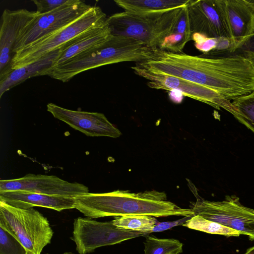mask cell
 <instances>
[{
  "mask_svg": "<svg viewBox=\"0 0 254 254\" xmlns=\"http://www.w3.org/2000/svg\"><path fill=\"white\" fill-rule=\"evenodd\" d=\"M140 66L205 86L229 101L254 91V65L240 53L207 57L154 48Z\"/></svg>",
  "mask_w": 254,
  "mask_h": 254,
  "instance_id": "obj_1",
  "label": "cell"
},
{
  "mask_svg": "<svg viewBox=\"0 0 254 254\" xmlns=\"http://www.w3.org/2000/svg\"><path fill=\"white\" fill-rule=\"evenodd\" d=\"M75 208L92 219L130 215L155 217L194 216L191 208H181L168 200L165 192L156 190L136 193L120 190L88 192L75 197Z\"/></svg>",
  "mask_w": 254,
  "mask_h": 254,
  "instance_id": "obj_2",
  "label": "cell"
},
{
  "mask_svg": "<svg viewBox=\"0 0 254 254\" xmlns=\"http://www.w3.org/2000/svg\"><path fill=\"white\" fill-rule=\"evenodd\" d=\"M151 49L136 39L113 35L102 44L54 67L50 76L66 82L81 72L105 65L142 61L148 58Z\"/></svg>",
  "mask_w": 254,
  "mask_h": 254,
  "instance_id": "obj_3",
  "label": "cell"
},
{
  "mask_svg": "<svg viewBox=\"0 0 254 254\" xmlns=\"http://www.w3.org/2000/svg\"><path fill=\"white\" fill-rule=\"evenodd\" d=\"M182 8L148 15L123 11L111 15L107 21L112 35L136 39L150 48H158L172 32Z\"/></svg>",
  "mask_w": 254,
  "mask_h": 254,
  "instance_id": "obj_4",
  "label": "cell"
},
{
  "mask_svg": "<svg viewBox=\"0 0 254 254\" xmlns=\"http://www.w3.org/2000/svg\"><path fill=\"white\" fill-rule=\"evenodd\" d=\"M0 227L31 254H41L51 243L53 231L48 219L33 208L24 209L0 201Z\"/></svg>",
  "mask_w": 254,
  "mask_h": 254,
  "instance_id": "obj_5",
  "label": "cell"
},
{
  "mask_svg": "<svg viewBox=\"0 0 254 254\" xmlns=\"http://www.w3.org/2000/svg\"><path fill=\"white\" fill-rule=\"evenodd\" d=\"M107 18L99 6H92L89 10L69 24L17 52L12 59V69L33 63L49 53L59 49L84 32L105 24Z\"/></svg>",
  "mask_w": 254,
  "mask_h": 254,
  "instance_id": "obj_6",
  "label": "cell"
},
{
  "mask_svg": "<svg viewBox=\"0 0 254 254\" xmlns=\"http://www.w3.org/2000/svg\"><path fill=\"white\" fill-rule=\"evenodd\" d=\"M196 201L191 208L194 215L217 222L248 235L250 240L254 237V209L243 205L235 195H227L222 201L205 200L195 193Z\"/></svg>",
  "mask_w": 254,
  "mask_h": 254,
  "instance_id": "obj_7",
  "label": "cell"
},
{
  "mask_svg": "<svg viewBox=\"0 0 254 254\" xmlns=\"http://www.w3.org/2000/svg\"><path fill=\"white\" fill-rule=\"evenodd\" d=\"M148 234L119 229L112 221L100 222L88 217H79L74 220L71 239L74 242L78 254H88L98 248L119 244Z\"/></svg>",
  "mask_w": 254,
  "mask_h": 254,
  "instance_id": "obj_8",
  "label": "cell"
},
{
  "mask_svg": "<svg viewBox=\"0 0 254 254\" xmlns=\"http://www.w3.org/2000/svg\"><path fill=\"white\" fill-rule=\"evenodd\" d=\"M91 6L80 0H71L51 12L38 14L21 31L14 47V55L69 24L89 10Z\"/></svg>",
  "mask_w": 254,
  "mask_h": 254,
  "instance_id": "obj_9",
  "label": "cell"
},
{
  "mask_svg": "<svg viewBox=\"0 0 254 254\" xmlns=\"http://www.w3.org/2000/svg\"><path fill=\"white\" fill-rule=\"evenodd\" d=\"M131 68L135 74L147 80V85L150 88L178 91L182 95L207 104L216 109L222 108L235 118L239 115L238 111L230 101L210 88L176 76L150 71L135 65Z\"/></svg>",
  "mask_w": 254,
  "mask_h": 254,
  "instance_id": "obj_10",
  "label": "cell"
},
{
  "mask_svg": "<svg viewBox=\"0 0 254 254\" xmlns=\"http://www.w3.org/2000/svg\"><path fill=\"white\" fill-rule=\"evenodd\" d=\"M192 34L231 41L236 51L225 0H190L187 6Z\"/></svg>",
  "mask_w": 254,
  "mask_h": 254,
  "instance_id": "obj_11",
  "label": "cell"
},
{
  "mask_svg": "<svg viewBox=\"0 0 254 254\" xmlns=\"http://www.w3.org/2000/svg\"><path fill=\"white\" fill-rule=\"evenodd\" d=\"M17 190L72 197L89 192L83 184L70 183L53 175L28 174L18 179L0 180V191Z\"/></svg>",
  "mask_w": 254,
  "mask_h": 254,
  "instance_id": "obj_12",
  "label": "cell"
},
{
  "mask_svg": "<svg viewBox=\"0 0 254 254\" xmlns=\"http://www.w3.org/2000/svg\"><path fill=\"white\" fill-rule=\"evenodd\" d=\"M37 15L36 11L25 8L3 11L0 26V80L13 70L12 61L16 41L24 28Z\"/></svg>",
  "mask_w": 254,
  "mask_h": 254,
  "instance_id": "obj_13",
  "label": "cell"
},
{
  "mask_svg": "<svg viewBox=\"0 0 254 254\" xmlns=\"http://www.w3.org/2000/svg\"><path fill=\"white\" fill-rule=\"evenodd\" d=\"M47 109L55 118L87 136L117 138L122 134L102 113L71 110L51 103L47 105Z\"/></svg>",
  "mask_w": 254,
  "mask_h": 254,
  "instance_id": "obj_14",
  "label": "cell"
},
{
  "mask_svg": "<svg viewBox=\"0 0 254 254\" xmlns=\"http://www.w3.org/2000/svg\"><path fill=\"white\" fill-rule=\"evenodd\" d=\"M225 0L230 28L237 51L249 39L254 36V0Z\"/></svg>",
  "mask_w": 254,
  "mask_h": 254,
  "instance_id": "obj_15",
  "label": "cell"
},
{
  "mask_svg": "<svg viewBox=\"0 0 254 254\" xmlns=\"http://www.w3.org/2000/svg\"><path fill=\"white\" fill-rule=\"evenodd\" d=\"M0 201L14 207L27 209L43 207L58 211L75 208V197L50 195L24 191H0Z\"/></svg>",
  "mask_w": 254,
  "mask_h": 254,
  "instance_id": "obj_16",
  "label": "cell"
},
{
  "mask_svg": "<svg viewBox=\"0 0 254 254\" xmlns=\"http://www.w3.org/2000/svg\"><path fill=\"white\" fill-rule=\"evenodd\" d=\"M112 36L107 21L101 26L84 32L59 49V55L55 60L54 67L84 52L102 44Z\"/></svg>",
  "mask_w": 254,
  "mask_h": 254,
  "instance_id": "obj_17",
  "label": "cell"
},
{
  "mask_svg": "<svg viewBox=\"0 0 254 254\" xmlns=\"http://www.w3.org/2000/svg\"><path fill=\"white\" fill-rule=\"evenodd\" d=\"M59 49L52 51L38 61L23 66L13 69L0 80V98L6 91L26 80L35 76L48 75L52 73Z\"/></svg>",
  "mask_w": 254,
  "mask_h": 254,
  "instance_id": "obj_18",
  "label": "cell"
},
{
  "mask_svg": "<svg viewBox=\"0 0 254 254\" xmlns=\"http://www.w3.org/2000/svg\"><path fill=\"white\" fill-rule=\"evenodd\" d=\"M190 0H116L124 11L138 15L163 14L187 6Z\"/></svg>",
  "mask_w": 254,
  "mask_h": 254,
  "instance_id": "obj_19",
  "label": "cell"
},
{
  "mask_svg": "<svg viewBox=\"0 0 254 254\" xmlns=\"http://www.w3.org/2000/svg\"><path fill=\"white\" fill-rule=\"evenodd\" d=\"M187 6L182 8L172 32L165 38L158 48L173 53H182L186 44L191 40L192 34Z\"/></svg>",
  "mask_w": 254,
  "mask_h": 254,
  "instance_id": "obj_20",
  "label": "cell"
},
{
  "mask_svg": "<svg viewBox=\"0 0 254 254\" xmlns=\"http://www.w3.org/2000/svg\"><path fill=\"white\" fill-rule=\"evenodd\" d=\"M118 228L151 233L154 226L159 222L155 217L144 215L116 216L112 220Z\"/></svg>",
  "mask_w": 254,
  "mask_h": 254,
  "instance_id": "obj_21",
  "label": "cell"
},
{
  "mask_svg": "<svg viewBox=\"0 0 254 254\" xmlns=\"http://www.w3.org/2000/svg\"><path fill=\"white\" fill-rule=\"evenodd\" d=\"M182 225L191 229L226 237H238L243 235L239 231L206 219L199 215L192 216Z\"/></svg>",
  "mask_w": 254,
  "mask_h": 254,
  "instance_id": "obj_22",
  "label": "cell"
},
{
  "mask_svg": "<svg viewBox=\"0 0 254 254\" xmlns=\"http://www.w3.org/2000/svg\"><path fill=\"white\" fill-rule=\"evenodd\" d=\"M144 254H180L183 244L173 238H158L154 236H145Z\"/></svg>",
  "mask_w": 254,
  "mask_h": 254,
  "instance_id": "obj_23",
  "label": "cell"
},
{
  "mask_svg": "<svg viewBox=\"0 0 254 254\" xmlns=\"http://www.w3.org/2000/svg\"><path fill=\"white\" fill-rule=\"evenodd\" d=\"M191 40L199 51L208 54L212 51L235 52L232 42L224 38H208L199 33H193Z\"/></svg>",
  "mask_w": 254,
  "mask_h": 254,
  "instance_id": "obj_24",
  "label": "cell"
},
{
  "mask_svg": "<svg viewBox=\"0 0 254 254\" xmlns=\"http://www.w3.org/2000/svg\"><path fill=\"white\" fill-rule=\"evenodd\" d=\"M239 115L236 119L254 132V91L232 102Z\"/></svg>",
  "mask_w": 254,
  "mask_h": 254,
  "instance_id": "obj_25",
  "label": "cell"
},
{
  "mask_svg": "<svg viewBox=\"0 0 254 254\" xmlns=\"http://www.w3.org/2000/svg\"><path fill=\"white\" fill-rule=\"evenodd\" d=\"M0 254H31L9 233L0 227Z\"/></svg>",
  "mask_w": 254,
  "mask_h": 254,
  "instance_id": "obj_26",
  "label": "cell"
},
{
  "mask_svg": "<svg viewBox=\"0 0 254 254\" xmlns=\"http://www.w3.org/2000/svg\"><path fill=\"white\" fill-rule=\"evenodd\" d=\"M71 0H33L38 15L51 12L70 2Z\"/></svg>",
  "mask_w": 254,
  "mask_h": 254,
  "instance_id": "obj_27",
  "label": "cell"
},
{
  "mask_svg": "<svg viewBox=\"0 0 254 254\" xmlns=\"http://www.w3.org/2000/svg\"><path fill=\"white\" fill-rule=\"evenodd\" d=\"M191 217H184V218L173 221H167L157 223L152 229L151 233L162 232L170 229L177 226L183 225Z\"/></svg>",
  "mask_w": 254,
  "mask_h": 254,
  "instance_id": "obj_28",
  "label": "cell"
},
{
  "mask_svg": "<svg viewBox=\"0 0 254 254\" xmlns=\"http://www.w3.org/2000/svg\"><path fill=\"white\" fill-rule=\"evenodd\" d=\"M238 53L241 54L249 60H250L254 65V52L248 51H238Z\"/></svg>",
  "mask_w": 254,
  "mask_h": 254,
  "instance_id": "obj_29",
  "label": "cell"
},
{
  "mask_svg": "<svg viewBox=\"0 0 254 254\" xmlns=\"http://www.w3.org/2000/svg\"><path fill=\"white\" fill-rule=\"evenodd\" d=\"M244 254H254V246L248 249Z\"/></svg>",
  "mask_w": 254,
  "mask_h": 254,
  "instance_id": "obj_30",
  "label": "cell"
},
{
  "mask_svg": "<svg viewBox=\"0 0 254 254\" xmlns=\"http://www.w3.org/2000/svg\"><path fill=\"white\" fill-rule=\"evenodd\" d=\"M62 254H75L71 253V252H65Z\"/></svg>",
  "mask_w": 254,
  "mask_h": 254,
  "instance_id": "obj_31",
  "label": "cell"
},
{
  "mask_svg": "<svg viewBox=\"0 0 254 254\" xmlns=\"http://www.w3.org/2000/svg\"><path fill=\"white\" fill-rule=\"evenodd\" d=\"M251 240H254V237Z\"/></svg>",
  "mask_w": 254,
  "mask_h": 254,
  "instance_id": "obj_32",
  "label": "cell"
}]
</instances>
